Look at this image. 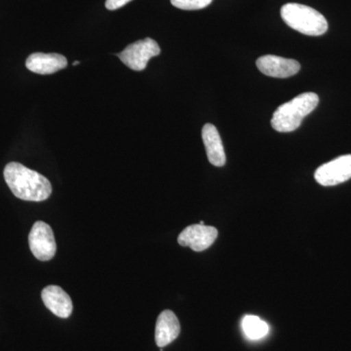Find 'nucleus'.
I'll return each mask as SVG.
<instances>
[{
  "label": "nucleus",
  "mask_w": 351,
  "mask_h": 351,
  "mask_svg": "<svg viewBox=\"0 0 351 351\" xmlns=\"http://www.w3.org/2000/svg\"><path fill=\"white\" fill-rule=\"evenodd\" d=\"M4 179L13 195L22 200L40 202L48 199L52 193L47 178L18 162L7 164Z\"/></svg>",
  "instance_id": "obj_1"
},
{
  "label": "nucleus",
  "mask_w": 351,
  "mask_h": 351,
  "mask_svg": "<svg viewBox=\"0 0 351 351\" xmlns=\"http://www.w3.org/2000/svg\"><path fill=\"white\" fill-rule=\"evenodd\" d=\"M318 103L319 97L317 94L306 92L299 95L277 108L272 115V128L281 133L297 130L302 120L315 110Z\"/></svg>",
  "instance_id": "obj_2"
},
{
  "label": "nucleus",
  "mask_w": 351,
  "mask_h": 351,
  "mask_svg": "<svg viewBox=\"0 0 351 351\" xmlns=\"http://www.w3.org/2000/svg\"><path fill=\"white\" fill-rule=\"evenodd\" d=\"M284 22L295 31L311 36H319L328 29V22L322 14L306 5L287 3L281 8Z\"/></svg>",
  "instance_id": "obj_3"
},
{
  "label": "nucleus",
  "mask_w": 351,
  "mask_h": 351,
  "mask_svg": "<svg viewBox=\"0 0 351 351\" xmlns=\"http://www.w3.org/2000/svg\"><path fill=\"white\" fill-rule=\"evenodd\" d=\"M160 54V47L156 40L145 38L127 46L125 49L117 54L120 61L133 71H144L152 58Z\"/></svg>",
  "instance_id": "obj_4"
},
{
  "label": "nucleus",
  "mask_w": 351,
  "mask_h": 351,
  "mask_svg": "<svg viewBox=\"0 0 351 351\" xmlns=\"http://www.w3.org/2000/svg\"><path fill=\"white\" fill-rule=\"evenodd\" d=\"M29 248L38 260L46 262L54 258L57 251L54 232L48 223L38 221L32 226L29 234Z\"/></svg>",
  "instance_id": "obj_5"
},
{
  "label": "nucleus",
  "mask_w": 351,
  "mask_h": 351,
  "mask_svg": "<svg viewBox=\"0 0 351 351\" xmlns=\"http://www.w3.org/2000/svg\"><path fill=\"white\" fill-rule=\"evenodd\" d=\"M314 178L323 186H337L348 181L351 178V154L323 164L315 171Z\"/></svg>",
  "instance_id": "obj_6"
},
{
  "label": "nucleus",
  "mask_w": 351,
  "mask_h": 351,
  "mask_svg": "<svg viewBox=\"0 0 351 351\" xmlns=\"http://www.w3.org/2000/svg\"><path fill=\"white\" fill-rule=\"evenodd\" d=\"M218 237V230L214 226L191 225L184 228L178 237L181 246L189 247L195 252H202L213 245Z\"/></svg>",
  "instance_id": "obj_7"
},
{
  "label": "nucleus",
  "mask_w": 351,
  "mask_h": 351,
  "mask_svg": "<svg viewBox=\"0 0 351 351\" xmlns=\"http://www.w3.org/2000/svg\"><path fill=\"white\" fill-rule=\"evenodd\" d=\"M256 64L263 75L276 78L290 77L297 75L301 69L299 62L274 55H265L258 58Z\"/></svg>",
  "instance_id": "obj_8"
},
{
  "label": "nucleus",
  "mask_w": 351,
  "mask_h": 351,
  "mask_svg": "<svg viewBox=\"0 0 351 351\" xmlns=\"http://www.w3.org/2000/svg\"><path fill=\"white\" fill-rule=\"evenodd\" d=\"M41 298L45 306L60 318H68L73 313V302L59 286L50 285L43 289Z\"/></svg>",
  "instance_id": "obj_9"
},
{
  "label": "nucleus",
  "mask_w": 351,
  "mask_h": 351,
  "mask_svg": "<svg viewBox=\"0 0 351 351\" xmlns=\"http://www.w3.org/2000/svg\"><path fill=\"white\" fill-rule=\"evenodd\" d=\"M68 66V61L63 55L50 53H34L27 58L25 66L32 73L38 75H52Z\"/></svg>",
  "instance_id": "obj_10"
},
{
  "label": "nucleus",
  "mask_w": 351,
  "mask_h": 351,
  "mask_svg": "<svg viewBox=\"0 0 351 351\" xmlns=\"http://www.w3.org/2000/svg\"><path fill=\"white\" fill-rule=\"evenodd\" d=\"M181 325L176 314L171 311H164L159 314L156 326V343L160 348L169 345L179 337Z\"/></svg>",
  "instance_id": "obj_11"
},
{
  "label": "nucleus",
  "mask_w": 351,
  "mask_h": 351,
  "mask_svg": "<svg viewBox=\"0 0 351 351\" xmlns=\"http://www.w3.org/2000/svg\"><path fill=\"white\" fill-rule=\"evenodd\" d=\"M202 140L206 149L208 160L216 167L225 165V149L219 131L213 124H205L202 129Z\"/></svg>",
  "instance_id": "obj_12"
},
{
  "label": "nucleus",
  "mask_w": 351,
  "mask_h": 351,
  "mask_svg": "<svg viewBox=\"0 0 351 351\" xmlns=\"http://www.w3.org/2000/svg\"><path fill=\"white\" fill-rule=\"evenodd\" d=\"M242 329L247 338L260 339L267 336L269 331V325L258 316L246 315L242 320Z\"/></svg>",
  "instance_id": "obj_13"
},
{
  "label": "nucleus",
  "mask_w": 351,
  "mask_h": 351,
  "mask_svg": "<svg viewBox=\"0 0 351 351\" xmlns=\"http://www.w3.org/2000/svg\"><path fill=\"white\" fill-rule=\"evenodd\" d=\"M212 0H171V3L182 10H199L211 3Z\"/></svg>",
  "instance_id": "obj_14"
},
{
  "label": "nucleus",
  "mask_w": 351,
  "mask_h": 351,
  "mask_svg": "<svg viewBox=\"0 0 351 351\" xmlns=\"http://www.w3.org/2000/svg\"><path fill=\"white\" fill-rule=\"evenodd\" d=\"M132 1V0H107L106 1V7L108 10H117V9L121 8L127 3Z\"/></svg>",
  "instance_id": "obj_15"
},
{
  "label": "nucleus",
  "mask_w": 351,
  "mask_h": 351,
  "mask_svg": "<svg viewBox=\"0 0 351 351\" xmlns=\"http://www.w3.org/2000/svg\"><path fill=\"white\" fill-rule=\"evenodd\" d=\"M80 64V62L77 61V62H75V63H73V66H77V64Z\"/></svg>",
  "instance_id": "obj_16"
},
{
  "label": "nucleus",
  "mask_w": 351,
  "mask_h": 351,
  "mask_svg": "<svg viewBox=\"0 0 351 351\" xmlns=\"http://www.w3.org/2000/svg\"><path fill=\"white\" fill-rule=\"evenodd\" d=\"M199 225H205L204 221H201L200 223H199Z\"/></svg>",
  "instance_id": "obj_17"
}]
</instances>
